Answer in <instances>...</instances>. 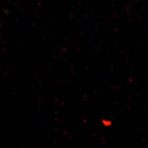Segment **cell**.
<instances>
[]
</instances>
